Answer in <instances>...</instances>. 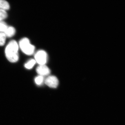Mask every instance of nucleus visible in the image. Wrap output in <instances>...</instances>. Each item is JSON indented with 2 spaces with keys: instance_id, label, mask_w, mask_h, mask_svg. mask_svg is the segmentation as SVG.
Returning <instances> with one entry per match:
<instances>
[{
  "instance_id": "nucleus-1",
  "label": "nucleus",
  "mask_w": 125,
  "mask_h": 125,
  "mask_svg": "<svg viewBox=\"0 0 125 125\" xmlns=\"http://www.w3.org/2000/svg\"><path fill=\"white\" fill-rule=\"evenodd\" d=\"M19 47L18 43L15 40H11L7 45L5 50V53L9 61L11 62L18 61L19 59Z\"/></svg>"
},
{
  "instance_id": "nucleus-2",
  "label": "nucleus",
  "mask_w": 125,
  "mask_h": 125,
  "mask_svg": "<svg viewBox=\"0 0 125 125\" xmlns=\"http://www.w3.org/2000/svg\"><path fill=\"white\" fill-rule=\"evenodd\" d=\"M19 46L23 52L28 55H32L35 50V47L30 43L29 39L26 38L20 40Z\"/></svg>"
},
{
  "instance_id": "nucleus-3",
  "label": "nucleus",
  "mask_w": 125,
  "mask_h": 125,
  "mask_svg": "<svg viewBox=\"0 0 125 125\" xmlns=\"http://www.w3.org/2000/svg\"><path fill=\"white\" fill-rule=\"evenodd\" d=\"M35 60L40 65H45L47 60V54L43 50L37 52L34 56Z\"/></svg>"
},
{
  "instance_id": "nucleus-12",
  "label": "nucleus",
  "mask_w": 125,
  "mask_h": 125,
  "mask_svg": "<svg viewBox=\"0 0 125 125\" xmlns=\"http://www.w3.org/2000/svg\"><path fill=\"white\" fill-rule=\"evenodd\" d=\"M7 17V12L4 10H0V21L6 19Z\"/></svg>"
},
{
  "instance_id": "nucleus-5",
  "label": "nucleus",
  "mask_w": 125,
  "mask_h": 125,
  "mask_svg": "<svg viewBox=\"0 0 125 125\" xmlns=\"http://www.w3.org/2000/svg\"><path fill=\"white\" fill-rule=\"evenodd\" d=\"M36 71L39 75L43 76L48 75L51 72L49 68L45 65H40L37 67Z\"/></svg>"
},
{
  "instance_id": "nucleus-9",
  "label": "nucleus",
  "mask_w": 125,
  "mask_h": 125,
  "mask_svg": "<svg viewBox=\"0 0 125 125\" xmlns=\"http://www.w3.org/2000/svg\"><path fill=\"white\" fill-rule=\"evenodd\" d=\"M45 81L44 77L41 75L37 76L34 79V81L37 85H41Z\"/></svg>"
},
{
  "instance_id": "nucleus-11",
  "label": "nucleus",
  "mask_w": 125,
  "mask_h": 125,
  "mask_svg": "<svg viewBox=\"0 0 125 125\" xmlns=\"http://www.w3.org/2000/svg\"><path fill=\"white\" fill-rule=\"evenodd\" d=\"M7 27V25L5 22L2 21H0V32H4Z\"/></svg>"
},
{
  "instance_id": "nucleus-10",
  "label": "nucleus",
  "mask_w": 125,
  "mask_h": 125,
  "mask_svg": "<svg viewBox=\"0 0 125 125\" xmlns=\"http://www.w3.org/2000/svg\"><path fill=\"white\" fill-rule=\"evenodd\" d=\"M6 37V36L4 32H0V46H2L4 45Z\"/></svg>"
},
{
  "instance_id": "nucleus-8",
  "label": "nucleus",
  "mask_w": 125,
  "mask_h": 125,
  "mask_svg": "<svg viewBox=\"0 0 125 125\" xmlns=\"http://www.w3.org/2000/svg\"><path fill=\"white\" fill-rule=\"evenodd\" d=\"M36 63V61L34 59H31L28 61L27 63L25 64V67L28 69H31Z\"/></svg>"
},
{
  "instance_id": "nucleus-6",
  "label": "nucleus",
  "mask_w": 125,
  "mask_h": 125,
  "mask_svg": "<svg viewBox=\"0 0 125 125\" xmlns=\"http://www.w3.org/2000/svg\"><path fill=\"white\" fill-rule=\"evenodd\" d=\"M15 29L14 27H8L4 33L6 37H11L15 34Z\"/></svg>"
},
{
  "instance_id": "nucleus-7",
  "label": "nucleus",
  "mask_w": 125,
  "mask_h": 125,
  "mask_svg": "<svg viewBox=\"0 0 125 125\" xmlns=\"http://www.w3.org/2000/svg\"><path fill=\"white\" fill-rule=\"evenodd\" d=\"M10 6L9 2L5 0H0V10L6 11L9 10Z\"/></svg>"
},
{
  "instance_id": "nucleus-4",
  "label": "nucleus",
  "mask_w": 125,
  "mask_h": 125,
  "mask_svg": "<svg viewBox=\"0 0 125 125\" xmlns=\"http://www.w3.org/2000/svg\"><path fill=\"white\" fill-rule=\"evenodd\" d=\"M45 84L51 88H55L58 87L59 81L56 76L51 75L48 76L45 80Z\"/></svg>"
}]
</instances>
